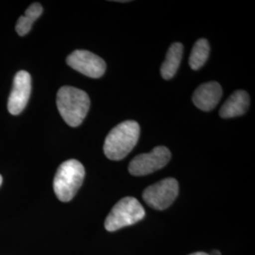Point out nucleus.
Segmentation results:
<instances>
[{
    "mask_svg": "<svg viewBox=\"0 0 255 255\" xmlns=\"http://www.w3.org/2000/svg\"><path fill=\"white\" fill-rule=\"evenodd\" d=\"M140 126L136 121L127 120L119 124L109 132L104 143V154L113 161L125 158L136 146Z\"/></svg>",
    "mask_w": 255,
    "mask_h": 255,
    "instance_id": "f257e3e1",
    "label": "nucleus"
},
{
    "mask_svg": "<svg viewBox=\"0 0 255 255\" xmlns=\"http://www.w3.org/2000/svg\"><path fill=\"white\" fill-rule=\"evenodd\" d=\"M57 107L66 124L78 127L82 124L90 108L88 95L72 86H63L57 93Z\"/></svg>",
    "mask_w": 255,
    "mask_h": 255,
    "instance_id": "f03ea898",
    "label": "nucleus"
},
{
    "mask_svg": "<svg viewBox=\"0 0 255 255\" xmlns=\"http://www.w3.org/2000/svg\"><path fill=\"white\" fill-rule=\"evenodd\" d=\"M85 177V169L77 160H68L61 164L55 174L53 189L63 202L70 201L77 194Z\"/></svg>",
    "mask_w": 255,
    "mask_h": 255,
    "instance_id": "7ed1b4c3",
    "label": "nucleus"
},
{
    "mask_svg": "<svg viewBox=\"0 0 255 255\" xmlns=\"http://www.w3.org/2000/svg\"><path fill=\"white\" fill-rule=\"evenodd\" d=\"M146 216V212L135 198L126 197L113 207L106 218L104 226L108 232H116L137 223Z\"/></svg>",
    "mask_w": 255,
    "mask_h": 255,
    "instance_id": "20e7f679",
    "label": "nucleus"
},
{
    "mask_svg": "<svg viewBox=\"0 0 255 255\" xmlns=\"http://www.w3.org/2000/svg\"><path fill=\"white\" fill-rule=\"evenodd\" d=\"M179 194V183L173 178H166L148 186L143 193L146 204L156 210L168 208Z\"/></svg>",
    "mask_w": 255,
    "mask_h": 255,
    "instance_id": "39448f33",
    "label": "nucleus"
},
{
    "mask_svg": "<svg viewBox=\"0 0 255 255\" xmlns=\"http://www.w3.org/2000/svg\"><path fill=\"white\" fill-rule=\"evenodd\" d=\"M171 158L170 150L165 146H156L149 153L134 157L128 165V172L133 176H145L164 167Z\"/></svg>",
    "mask_w": 255,
    "mask_h": 255,
    "instance_id": "423d86ee",
    "label": "nucleus"
},
{
    "mask_svg": "<svg viewBox=\"0 0 255 255\" xmlns=\"http://www.w3.org/2000/svg\"><path fill=\"white\" fill-rule=\"evenodd\" d=\"M67 64L89 78L99 79L106 70V64L98 55L87 50H75L66 59Z\"/></svg>",
    "mask_w": 255,
    "mask_h": 255,
    "instance_id": "0eeeda50",
    "label": "nucleus"
},
{
    "mask_svg": "<svg viewBox=\"0 0 255 255\" xmlns=\"http://www.w3.org/2000/svg\"><path fill=\"white\" fill-rule=\"evenodd\" d=\"M31 92V77L21 70L15 75L12 89L8 100V110L11 115H19L26 108Z\"/></svg>",
    "mask_w": 255,
    "mask_h": 255,
    "instance_id": "6e6552de",
    "label": "nucleus"
},
{
    "mask_svg": "<svg viewBox=\"0 0 255 255\" xmlns=\"http://www.w3.org/2000/svg\"><path fill=\"white\" fill-rule=\"evenodd\" d=\"M222 97L219 82H209L200 85L193 94V102L199 109L209 112L215 109Z\"/></svg>",
    "mask_w": 255,
    "mask_h": 255,
    "instance_id": "1a4fd4ad",
    "label": "nucleus"
},
{
    "mask_svg": "<svg viewBox=\"0 0 255 255\" xmlns=\"http://www.w3.org/2000/svg\"><path fill=\"white\" fill-rule=\"evenodd\" d=\"M250 106V97L246 91H236L219 111V116L222 119H233L243 116Z\"/></svg>",
    "mask_w": 255,
    "mask_h": 255,
    "instance_id": "9d476101",
    "label": "nucleus"
},
{
    "mask_svg": "<svg viewBox=\"0 0 255 255\" xmlns=\"http://www.w3.org/2000/svg\"><path fill=\"white\" fill-rule=\"evenodd\" d=\"M183 46L181 43H174L167 50L165 60L161 67V75L164 80L172 79L181 64Z\"/></svg>",
    "mask_w": 255,
    "mask_h": 255,
    "instance_id": "9b49d317",
    "label": "nucleus"
},
{
    "mask_svg": "<svg viewBox=\"0 0 255 255\" xmlns=\"http://www.w3.org/2000/svg\"><path fill=\"white\" fill-rule=\"evenodd\" d=\"M43 12V7L39 3H33L27 8L25 15L19 17L17 24L15 26L16 31L20 36H25L31 29L33 23Z\"/></svg>",
    "mask_w": 255,
    "mask_h": 255,
    "instance_id": "f8f14e48",
    "label": "nucleus"
},
{
    "mask_svg": "<svg viewBox=\"0 0 255 255\" xmlns=\"http://www.w3.org/2000/svg\"><path fill=\"white\" fill-rule=\"evenodd\" d=\"M210 53V46L206 39H200L193 46L189 58V65L193 70H199L206 63Z\"/></svg>",
    "mask_w": 255,
    "mask_h": 255,
    "instance_id": "ddd939ff",
    "label": "nucleus"
},
{
    "mask_svg": "<svg viewBox=\"0 0 255 255\" xmlns=\"http://www.w3.org/2000/svg\"><path fill=\"white\" fill-rule=\"evenodd\" d=\"M207 255V254H205V253H194V254H191V255Z\"/></svg>",
    "mask_w": 255,
    "mask_h": 255,
    "instance_id": "4468645a",
    "label": "nucleus"
},
{
    "mask_svg": "<svg viewBox=\"0 0 255 255\" xmlns=\"http://www.w3.org/2000/svg\"><path fill=\"white\" fill-rule=\"evenodd\" d=\"M212 255H220V254H219V252H217V251H215V252H213V254H212Z\"/></svg>",
    "mask_w": 255,
    "mask_h": 255,
    "instance_id": "2eb2a0df",
    "label": "nucleus"
},
{
    "mask_svg": "<svg viewBox=\"0 0 255 255\" xmlns=\"http://www.w3.org/2000/svg\"><path fill=\"white\" fill-rule=\"evenodd\" d=\"M2 180H3V179H2V176L0 175V186H1V184H2Z\"/></svg>",
    "mask_w": 255,
    "mask_h": 255,
    "instance_id": "dca6fc26",
    "label": "nucleus"
}]
</instances>
